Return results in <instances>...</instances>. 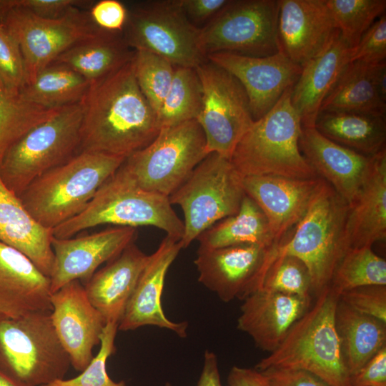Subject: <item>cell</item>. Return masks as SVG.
I'll return each instance as SVG.
<instances>
[{"label": "cell", "instance_id": "cell-8", "mask_svg": "<svg viewBox=\"0 0 386 386\" xmlns=\"http://www.w3.org/2000/svg\"><path fill=\"white\" fill-rule=\"evenodd\" d=\"M70 358L59 340L51 312L0 320V370L24 386L64 379Z\"/></svg>", "mask_w": 386, "mask_h": 386}, {"label": "cell", "instance_id": "cell-28", "mask_svg": "<svg viewBox=\"0 0 386 386\" xmlns=\"http://www.w3.org/2000/svg\"><path fill=\"white\" fill-rule=\"evenodd\" d=\"M134 54L122 33L100 29L69 48L51 64L69 66L91 84L127 64Z\"/></svg>", "mask_w": 386, "mask_h": 386}, {"label": "cell", "instance_id": "cell-39", "mask_svg": "<svg viewBox=\"0 0 386 386\" xmlns=\"http://www.w3.org/2000/svg\"><path fill=\"white\" fill-rule=\"evenodd\" d=\"M261 289L310 300L312 298L311 277L306 265L295 256L279 252Z\"/></svg>", "mask_w": 386, "mask_h": 386}, {"label": "cell", "instance_id": "cell-15", "mask_svg": "<svg viewBox=\"0 0 386 386\" xmlns=\"http://www.w3.org/2000/svg\"><path fill=\"white\" fill-rule=\"evenodd\" d=\"M279 247H199L194 261L198 281L224 302L234 299L243 300L261 289L268 269L278 255Z\"/></svg>", "mask_w": 386, "mask_h": 386}, {"label": "cell", "instance_id": "cell-41", "mask_svg": "<svg viewBox=\"0 0 386 386\" xmlns=\"http://www.w3.org/2000/svg\"><path fill=\"white\" fill-rule=\"evenodd\" d=\"M0 79L19 93L26 84V73L19 46L0 16Z\"/></svg>", "mask_w": 386, "mask_h": 386}, {"label": "cell", "instance_id": "cell-52", "mask_svg": "<svg viewBox=\"0 0 386 386\" xmlns=\"http://www.w3.org/2000/svg\"><path fill=\"white\" fill-rule=\"evenodd\" d=\"M4 320V317L3 314L1 313V312L0 310V320Z\"/></svg>", "mask_w": 386, "mask_h": 386}, {"label": "cell", "instance_id": "cell-48", "mask_svg": "<svg viewBox=\"0 0 386 386\" xmlns=\"http://www.w3.org/2000/svg\"><path fill=\"white\" fill-rule=\"evenodd\" d=\"M229 0H179L180 6L192 22L207 23L221 11Z\"/></svg>", "mask_w": 386, "mask_h": 386}, {"label": "cell", "instance_id": "cell-37", "mask_svg": "<svg viewBox=\"0 0 386 386\" xmlns=\"http://www.w3.org/2000/svg\"><path fill=\"white\" fill-rule=\"evenodd\" d=\"M341 37L351 49L374 22L385 14V0H325Z\"/></svg>", "mask_w": 386, "mask_h": 386}, {"label": "cell", "instance_id": "cell-35", "mask_svg": "<svg viewBox=\"0 0 386 386\" xmlns=\"http://www.w3.org/2000/svg\"><path fill=\"white\" fill-rule=\"evenodd\" d=\"M59 109H46L25 101L0 79V160L14 142Z\"/></svg>", "mask_w": 386, "mask_h": 386}, {"label": "cell", "instance_id": "cell-18", "mask_svg": "<svg viewBox=\"0 0 386 386\" xmlns=\"http://www.w3.org/2000/svg\"><path fill=\"white\" fill-rule=\"evenodd\" d=\"M51 318L71 365L81 372L93 359L92 350L100 343L106 325L89 300L84 285L72 281L51 295Z\"/></svg>", "mask_w": 386, "mask_h": 386}, {"label": "cell", "instance_id": "cell-30", "mask_svg": "<svg viewBox=\"0 0 386 386\" xmlns=\"http://www.w3.org/2000/svg\"><path fill=\"white\" fill-rule=\"evenodd\" d=\"M335 324L344 362L351 377L386 345V322L357 312L340 299Z\"/></svg>", "mask_w": 386, "mask_h": 386}, {"label": "cell", "instance_id": "cell-47", "mask_svg": "<svg viewBox=\"0 0 386 386\" xmlns=\"http://www.w3.org/2000/svg\"><path fill=\"white\" fill-rule=\"evenodd\" d=\"M262 372L270 386H329L312 373L295 369L268 368Z\"/></svg>", "mask_w": 386, "mask_h": 386}, {"label": "cell", "instance_id": "cell-3", "mask_svg": "<svg viewBox=\"0 0 386 386\" xmlns=\"http://www.w3.org/2000/svg\"><path fill=\"white\" fill-rule=\"evenodd\" d=\"M292 326L279 346L255 369L302 370L329 386H351L335 324L339 295L330 287Z\"/></svg>", "mask_w": 386, "mask_h": 386}, {"label": "cell", "instance_id": "cell-26", "mask_svg": "<svg viewBox=\"0 0 386 386\" xmlns=\"http://www.w3.org/2000/svg\"><path fill=\"white\" fill-rule=\"evenodd\" d=\"M351 52L340 34L327 50L302 67L291 92L302 127H315L321 105L350 63Z\"/></svg>", "mask_w": 386, "mask_h": 386}, {"label": "cell", "instance_id": "cell-44", "mask_svg": "<svg viewBox=\"0 0 386 386\" xmlns=\"http://www.w3.org/2000/svg\"><path fill=\"white\" fill-rule=\"evenodd\" d=\"M91 20L102 30L122 33L127 24L128 9L118 0H100L89 9Z\"/></svg>", "mask_w": 386, "mask_h": 386}, {"label": "cell", "instance_id": "cell-4", "mask_svg": "<svg viewBox=\"0 0 386 386\" xmlns=\"http://www.w3.org/2000/svg\"><path fill=\"white\" fill-rule=\"evenodd\" d=\"M136 228L152 226L180 241L183 221L177 215L169 197L139 187L122 169L99 189L86 207L76 217L52 229L54 237L64 239L100 224Z\"/></svg>", "mask_w": 386, "mask_h": 386}, {"label": "cell", "instance_id": "cell-53", "mask_svg": "<svg viewBox=\"0 0 386 386\" xmlns=\"http://www.w3.org/2000/svg\"><path fill=\"white\" fill-rule=\"evenodd\" d=\"M167 386H171V385H169V384H167Z\"/></svg>", "mask_w": 386, "mask_h": 386}, {"label": "cell", "instance_id": "cell-50", "mask_svg": "<svg viewBox=\"0 0 386 386\" xmlns=\"http://www.w3.org/2000/svg\"><path fill=\"white\" fill-rule=\"evenodd\" d=\"M196 386H222L217 355L207 350L201 375Z\"/></svg>", "mask_w": 386, "mask_h": 386}, {"label": "cell", "instance_id": "cell-45", "mask_svg": "<svg viewBox=\"0 0 386 386\" xmlns=\"http://www.w3.org/2000/svg\"><path fill=\"white\" fill-rule=\"evenodd\" d=\"M94 1L82 0H17L19 6L45 19H58L76 7H91Z\"/></svg>", "mask_w": 386, "mask_h": 386}, {"label": "cell", "instance_id": "cell-17", "mask_svg": "<svg viewBox=\"0 0 386 386\" xmlns=\"http://www.w3.org/2000/svg\"><path fill=\"white\" fill-rule=\"evenodd\" d=\"M339 35L325 0H279V51L302 68Z\"/></svg>", "mask_w": 386, "mask_h": 386}, {"label": "cell", "instance_id": "cell-19", "mask_svg": "<svg viewBox=\"0 0 386 386\" xmlns=\"http://www.w3.org/2000/svg\"><path fill=\"white\" fill-rule=\"evenodd\" d=\"M137 234L136 228L117 227L76 238L53 236L51 293L72 281H88L101 264L114 259L134 242Z\"/></svg>", "mask_w": 386, "mask_h": 386}, {"label": "cell", "instance_id": "cell-43", "mask_svg": "<svg viewBox=\"0 0 386 386\" xmlns=\"http://www.w3.org/2000/svg\"><path fill=\"white\" fill-rule=\"evenodd\" d=\"M386 15H382L352 49L350 61L366 64L386 61Z\"/></svg>", "mask_w": 386, "mask_h": 386}, {"label": "cell", "instance_id": "cell-13", "mask_svg": "<svg viewBox=\"0 0 386 386\" xmlns=\"http://www.w3.org/2000/svg\"><path fill=\"white\" fill-rule=\"evenodd\" d=\"M202 85V104L197 119L206 139V151L230 159L252 117L247 94L230 73L209 60L195 68Z\"/></svg>", "mask_w": 386, "mask_h": 386}, {"label": "cell", "instance_id": "cell-25", "mask_svg": "<svg viewBox=\"0 0 386 386\" xmlns=\"http://www.w3.org/2000/svg\"><path fill=\"white\" fill-rule=\"evenodd\" d=\"M345 234L350 248L372 247L386 238V148L372 157L364 182L348 205Z\"/></svg>", "mask_w": 386, "mask_h": 386}, {"label": "cell", "instance_id": "cell-29", "mask_svg": "<svg viewBox=\"0 0 386 386\" xmlns=\"http://www.w3.org/2000/svg\"><path fill=\"white\" fill-rule=\"evenodd\" d=\"M383 62H350L324 99L320 112H353L385 117L386 101L377 84L378 69Z\"/></svg>", "mask_w": 386, "mask_h": 386}, {"label": "cell", "instance_id": "cell-5", "mask_svg": "<svg viewBox=\"0 0 386 386\" xmlns=\"http://www.w3.org/2000/svg\"><path fill=\"white\" fill-rule=\"evenodd\" d=\"M292 87L254 122L236 145L229 159L242 176L319 177L299 148L302 123L291 103Z\"/></svg>", "mask_w": 386, "mask_h": 386}, {"label": "cell", "instance_id": "cell-22", "mask_svg": "<svg viewBox=\"0 0 386 386\" xmlns=\"http://www.w3.org/2000/svg\"><path fill=\"white\" fill-rule=\"evenodd\" d=\"M237 328L262 350L272 352L294 323L312 305V300L263 289L242 300Z\"/></svg>", "mask_w": 386, "mask_h": 386}, {"label": "cell", "instance_id": "cell-51", "mask_svg": "<svg viewBox=\"0 0 386 386\" xmlns=\"http://www.w3.org/2000/svg\"><path fill=\"white\" fill-rule=\"evenodd\" d=\"M0 386H24L0 370Z\"/></svg>", "mask_w": 386, "mask_h": 386}, {"label": "cell", "instance_id": "cell-9", "mask_svg": "<svg viewBox=\"0 0 386 386\" xmlns=\"http://www.w3.org/2000/svg\"><path fill=\"white\" fill-rule=\"evenodd\" d=\"M242 179L229 158L213 152L169 196L171 204L180 206L184 212L182 249L215 223L238 212L246 194Z\"/></svg>", "mask_w": 386, "mask_h": 386}, {"label": "cell", "instance_id": "cell-27", "mask_svg": "<svg viewBox=\"0 0 386 386\" xmlns=\"http://www.w3.org/2000/svg\"><path fill=\"white\" fill-rule=\"evenodd\" d=\"M52 229L40 225L0 177V242L29 257L49 277L54 264Z\"/></svg>", "mask_w": 386, "mask_h": 386}, {"label": "cell", "instance_id": "cell-34", "mask_svg": "<svg viewBox=\"0 0 386 386\" xmlns=\"http://www.w3.org/2000/svg\"><path fill=\"white\" fill-rule=\"evenodd\" d=\"M202 104V85L195 69L175 66L169 90L157 114L160 129L197 120Z\"/></svg>", "mask_w": 386, "mask_h": 386}, {"label": "cell", "instance_id": "cell-38", "mask_svg": "<svg viewBox=\"0 0 386 386\" xmlns=\"http://www.w3.org/2000/svg\"><path fill=\"white\" fill-rule=\"evenodd\" d=\"M132 62L138 86L157 114L172 84L175 66L164 58L144 50H134Z\"/></svg>", "mask_w": 386, "mask_h": 386}, {"label": "cell", "instance_id": "cell-32", "mask_svg": "<svg viewBox=\"0 0 386 386\" xmlns=\"http://www.w3.org/2000/svg\"><path fill=\"white\" fill-rule=\"evenodd\" d=\"M197 239L200 247L209 249L240 244L272 248L280 244L275 242L262 211L247 194L237 214L215 223Z\"/></svg>", "mask_w": 386, "mask_h": 386}, {"label": "cell", "instance_id": "cell-24", "mask_svg": "<svg viewBox=\"0 0 386 386\" xmlns=\"http://www.w3.org/2000/svg\"><path fill=\"white\" fill-rule=\"evenodd\" d=\"M148 259L132 242L86 282L87 297L106 324L119 325Z\"/></svg>", "mask_w": 386, "mask_h": 386}, {"label": "cell", "instance_id": "cell-33", "mask_svg": "<svg viewBox=\"0 0 386 386\" xmlns=\"http://www.w3.org/2000/svg\"><path fill=\"white\" fill-rule=\"evenodd\" d=\"M90 83L67 66L51 64L20 91L26 102L46 109H58L82 102Z\"/></svg>", "mask_w": 386, "mask_h": 386}, {"label": "cell", "instance_id": "cell-1", "mask_svg": "<svg viewBox=\"0 0 386 386\" xmlns=\"http://www.w3.org/2000/svg\"><path fill=\"white\" fill-rule=\"evenodd\" d=\"M82 102L79 153L127 158L149 145L160 131L157 114L137 82L132 59L91 84Z\"/></svg>", "mask_w": 386, "mask_h": 386}, {"label": "cell", "instance_id": "cell-16", "mask_svg": "<svg viewBox=\"0 0 386 386\" xmlns=\"http://www.w3.org/2000/svg\"><path fill=\"white\" fill-rule=\"evenodd\" d=\"M207 59L240 82L254 121L267 113L286 89L294 86L302 70L280 51L262 57L217 52L208 54Z\"/></svg>", "mask_w": 386, "mask_h": 386}, {"label": "cell", "instance_id": "cell-7", "mask_svg": "<svg viewBox=\"0 0 386 386\" xmlns=\"http://www.w3.org/2000/svg\"><path fill=\"white\" fill-rule=\"evenodd\" d=\"M83 114L82 102L61 107L14 142L0 160L6 187L19 197L39 177L79 154Z\"/></svg>", "mask_w": 386, "mask_h": 386}, {"label": "cell", "instance_id": "cell-46", "mask_svg": "<svg viewBox=\"0 0 386 386\" xmlns=\"http://www.w3.org/2000/svg\"><path fill=\"white\" fill-rule=\"evenodd\" d=\"M351 386H386V345L351 377Z\"/></svg>", "mask_w": 386, "mask_h": 386}, {"label": "cell", "instance_id": "cell-42", "mask_svg": "<svg viewBox=\"0 0 386 386\" xmlns=\"http://www.w3.org/2000/svg\"><path fill=\"white\" fill-rule=\"evenodd\" d=\"M339 299L362 314L386 322V285H367L342 292Z\"/></svg>", "mask_w": 386, "mask_h": 386}, {"label": "cell", "instance_id": "cell-6", "mask_svg": "<svg viewBox=\"0 0 386 386\" xmlns=\"http://www.w3.org/2000/svg\"><path fill=\"white\" fill-rule=\"evenodd\" d=\"M348 204L325 180L307 212L279 247L307 267L315 298L330 287L333 273L350 246L345 234Z\"/></svg>", "mask_w": 386, "mask_h": 386}, {"label": "cell", "instance_id": "cell-36", "mask_svg": "<svg viewBox=\"0 0 386 386\" xmlns=\"http://www.w3.org/2000/svg\"><path fill=\"white\" fill-rule=\"evenodd\" d=\"M367 285H386V261L372 247L350 248L337 264L330 287L340 295Z\"/></svg>", "mask_w": 386, "mask_h": 386}, {"label": "cell", "instance_id": "cell-31", "mask_svg": "<svg viewBox=\"0 0 386 386\" xmlns=\"http://www.w3.org/2000/svg\"><path fill=\"white\" fill-rule=\"evenodd\" d=\"M315 127L329 139L365 156L386 148L385 117L322 112Z\"/></svg>", "mask_w": 386, "mask_h": 386}, {"label": "cell", "instance_id": "cell-49", "mask_svg": "<svg viewBox=\"0 0 386 386\" xmlns=\"http://www.w3.org/2000/svg\"><path fill=\"white\" fill-rule=\"evenodd\" d=\"M227 386H270L266 375L257 369L233 366L227 376Z\"/></svg>", "mask_w": 386, "mask_h": 386}, {"label": "cell", "instance_id": "cell-12", "mask_svg": "<svg viewBox=\"0 0 386 386\" xmlns=\"http://www.w3.org/2000/svg\"><path fill=\"white\" fill-rule=\"evenodd\" d=\"M279 0H229L200 28L206 56L217 52L262 57L279 51Z\"/></svg>", "mask_w": 386, "mask_h": 386}, {"label": "cell", "instance_id": "cell-21", "mask_svg": "<svg viewBox=\"0 0 386 386\" xmlns=\"http://www.w3.org/2000/svg\"><path fill=\"white\" fill-rule=\"evenodd\" d=\"M182 249L179 241L166 236L149 255L134 290L118 325V330L131 331L144 326L169 330L180 337L187 336V322L169 320L163 311L162 295L167 271Z\"/></svg>", "mask_w": 386, "mask_h": 386}, {"label": "cell", "instance_id": "cell-14", "mask_svg": "<svg viewBox=\"0 0 386 386\" xmlns=\"http://www.w3.org/2000/svg\"><path fill=\"white\" fill-rule=\"evenodd\" d=\"M2 20L19 46L26 84L61 54L100 30L82 8H73L58 19H45L19 6L17 0H11Z\"/></svg>", "mask_w": 386, "mask_h": 386}, {"label": "cell", "instance_id": "cell-40", "mask_svg": "<svg viewBox=\"0 0 386 386\" xmlns=\"http://www.w3.org/2000/svg\"><path fill=\"white\" fill-rule=\"evenodd\" d=\"M118 324L107 323L100 336V348L81 373L71 379L56 380L43 386H127L124 381L115 382L109 376L107 362L115 352L114 340Z\"/></svg>", "mask_w": 386, "mask_h": 386}, {"label": "cell", "instance_id": "cell-20", "mask_svg": "<svg viewBox=\"0 0 386 386\" xmlns=\"http://www.w3.org/2000/svg\"><path fill=\"white\" fill-rule=\"evenodd\" d=\"M322 179L254 175L243 177L242 184L265 215L275 242L281 244L305 215Z\"/></svg>", "mask_w": 386, "mask_h": 386}, {"label": "cell", "instance_id": "cell-10", "mask_svg": "<svg viewBox=\"0 0 386 386\" xmlns=\"http://www.w3.org/2000/svg\"><path fill=\"white\" fill-rule=\"evenodd\" d=\"M208 155L197 120L164 127L146 147L128 156L122 169L142 189L169 197Z\"/></svg>", "mask_w": 386, "mask_h": 386}, {"label": "cell", "instance_id": "cell-23", "mask_svg": "<svg viewBox=\"0 0 386 386\" xmlns=\"http://www.w3.org/2000/svg\"><path fill=\"white\" fill-rule=\"evenodd\" d=\"M299 148L317 175L328 182L348 205L351 204L369 171L372 156L343 147L315 127H302Z\"/></svg>", "mask_w": 386, "mask_h": 386}, {"label": "cell", "instance_id": "cell-11", "mask_svg": "<svg viewBox=\"0 0 386 386\" xmlns=\"http://www.w3.org/2000/svg\"><path fill=\"white\" fill-rule=\"evenodd\" d=\"M123 36L133 50L160 56L174 66H197L207 60L194 26L179 0L147 1L127 7Z\"/></svg>", "mask_w": 386, "mask_h": 386}, {"label": "cell", "instance_id": "cell-2", "mask_svg": "<svg viewBox=\"0 0 386 386\" xmlns=\"http://www.w3.org/2000/svg\"><path fill=\"white\" fill-rule=\"evenodd\" d=\"M126 157L83 152L46 172L19 197L42 227L54 229L81 213Z\"/></svg>", "mask_w": 386, "mask_h": 386}]
</instances>
